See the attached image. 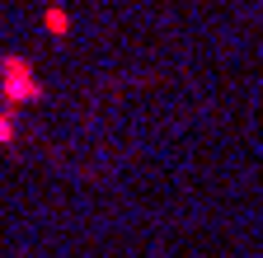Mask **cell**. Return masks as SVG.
I'll use <instances>...</instances> for the list:
<instances>
[{
	"label": "cell",
	"instance_id": "obj_3",
	"mask_svg": "<svg viewBox=\"0 0 263 258\" xmlns=\"http://www.w3.org/2000/svg\"><path fill=\"white\" fill-rule=\"evenodd\" d=\"M0 141H10V117H0Z\"/></svg>",
	"mask_w": 263,
	"mask_h": 258
},
{
	"label": "cell",
	"instance_id": "obj_1",
	"mask_svg": "<svg viewBox=\"0 0 263 258\" xmlns=\"http://www.w3.org/2000/svg\"><path fill=\"white\" fill-rule=\"evenodd\" d=\"M0 89H5V99H19V104L43 94V89H38V75H33L19 56H10L5 66H0Z\"/></svg>",
	"mask_w": 263,
	"mask_h": 258
},
{
	"label": "cell",
	"instance_id": "obj_2",
	"mask_svg": "<svg viewBox=\"0 0 263 258\" xmlns=\"http://www.w3.org/2000/svg\"><path fill=\"white\" fill-rule=\"evenodd\" d=\"M47 28H52V33H66V14L61 10H47Z\"/></svg>",
	"mask_w": 263,
	"mask_h": 258
}]
</instances>
